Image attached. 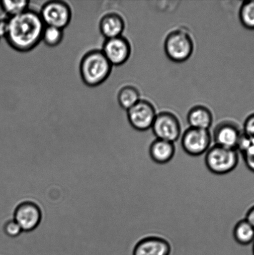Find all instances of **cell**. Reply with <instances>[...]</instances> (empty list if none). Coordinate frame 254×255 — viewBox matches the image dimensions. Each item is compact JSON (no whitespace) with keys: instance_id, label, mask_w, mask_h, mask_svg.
<instances>
[{"instance_id":"14","label":"cell","mask_w":254,"mask_h":255,"mask_svg":"<svg viewBox=\"0 0 254 255\" xmlns=\"http://www.w3.org/2000/svg\"><path fill=\"white\" fill-rule=\"evenodd\" d=\"M175 153V144L165 140L156 139L149 147V155L156 163H168L173 158Z\"/></svg>"},{"instance_id":"23","label":"cell","mask_w":254,"mask_h":255,"mask_svg":"<svg viewBox=\"0 0 254 255\" xmlns=\"http://www.w3.org/2000/svg\"><path fill=\"white\" fill-rule=\"evenodd\" d=\"M243 133L254 143V114L246 119L244 124Z\"/></svg>"},{"instance_id":"16","label":"cell","mask_w":254,"mask_h":255,"mask_svg":"<svg viewBox=\"0 0 254 255\" xmlns=\"http://www.w3.org/2000/svg\"><path fill=\"white\" fill-rule=\"evenodd\" d=\"M233 236L238 244L248 246L254 242V228L246 219L241 220L236 225Z\"/></svg>"},{"instance_id":"25","label":"cell","mask_w":254,"mask_h":255,"mask_svg":"<svg viewBox=\"0 0 254 255\" xmlns=\"http://www.w3.org/2000/svg\"><path fill=\"white\" fill-rule=\"evenodd\" d=\"M245 219L254 228V205L249 209L247 214H246Z\"/></svg>"},{"instance_id":"10","label":"cell","mask_w":254,"mask_h":255,"mask_svg":"<svg viewBox=\"0 0 254 255\" xmlns=\"http://www.w3.org/2000/svg\"><path fill=\"white\" fill-rule=\"evenodd\" d=\"M101 51L113 66H122L131 55L130 42L123 36L105 39Z\"/></svg>"},{"instance_id":"17","label":"cell","mask_w":254,"mask_h":255,"mask_svg":"<svg viewBox=\"0 0 254 255\" xmlns=\"http://www.w3.org/2000/svg\"><path fill=\"white\" fill-rule=\"evenodd\" d=\"M140 92L135 87L124 86L118 94V101L122 109L128 111L140 101Z\"/></svg>"},{"instance_id":"5","label":"cell","mask_w":254,"mask_h":255,"mask_svg":"<svg viewBox=\"0 0 254 255\" xmlns=\"http://www.w3.org/2000/svg\"><path fill=\"white\" fill-rule=\"evenodd\" d=\"M39 14L45 26L64 30L71 23L72 11L67 2L53 0L43 4Z\"/></svg>"},{"instance_id":"4","label":"cell","mask_w":254,"mask_h":255,"mask_svg":"<svg viewBox=\"0 0 254 255\" xmlns=\"http://www.w3.org/2000/svg\"><path fill=\"white\" fill-rule=\"evenodd\" d=\"M238 163L239 154L237 150L215 144L206 152V166L214 174H228L233 171Z\"/></svg>"},{"instance_id":"6","label":"cell","mask_w":254,"mask_h":255,"mask_svg":"<svg viewBox=\"0 0 254 255\" xmlns=\"http://www.w3.org/2000/svg\"><path fill=\"white\" fill-rule=\"evenodd\" d=\"M41 207L36 202L26 201L17 205L14 209L13 219L22 232L29 233L38 228L42 220Z\"/></svg>"},{"instance_id":"22","label":"cell","mask_w":254,"mask_h":255,"mask_svg":"<svg viewBox=\"0 0 254 255\" xmlns=\"http://www.w3.org/2000/svg\"><path fill=\"white\" fill-rule=\"evenodd\" d=\"M243 154L244 161L246 166L250 171L254 172V143L251 144L245 151L241 153Z\"/></svg>"},{"instance_id":"7","label":"cell","mask_w":254,"mask_h":255,"mask_svg":"<svg viewBox=\"0 0 254 255\" xmlns=\"http://www.w3.org/2000/svg\"><path fill=\"white\" fill-rule=\"evenodd\" d=\"M211 139L212 136L209 129L190 127L181 137V146L190 156H201L210 148Z\"/></svg>"},{"instance_id":"19","label":"cell","mask_w":254,"mask_h":255,"mask_svg":"<svg viewBox=\"0 0 254 255\" xmlns=\"http://www.w3.org/2000/svg\"><path fill=\"white\" fill-rule=\"evenodd\" d=\"M64 38V30L56 27L45 26L42 34V41L46 46L54 47L58 46Z\"/></svg>"},{"instance_id":"1","label":"cell","mask_w":254,"mask_h":255,"mask_svg":"<svg viewBox=\"0 0 254 255\" xmlns=\"http://www.w3.org/2000/svg\"><path fill=\"white\" fill-rule=\"evenodd\" d=\"M45 26L39 12L29 8L8 18V30L5 39L15 51H31L42 41Z\"/></svg>"},{"instance_id":"9","label":"cell","mask_w":254,"mask_h":255,"mask_svg":"<svg viewBox=\"0 0 254 255\" xmlns=\"http://www.w3.org/2000/svg\"><path fill=\"white\" fill-rule=\"evenodd\" d=\"M127 112L129 124L140 131L151 128L157 116L155 107L146 100L141 99Z\"/></svg>"},{"instance_id":"2","label":"cell","mask_w":254,"mask_h":255,"mask_svg":"<svg viewBox=\"0 0 254 255\" xmlns=\"http://www.w3.org/2000/svg\"><path fill=\"white\" fill-rule=\"evenodd\" d=\"M112 68L113 66L101 50L93 49L82 57L79 71L84 83L87 86L94 87L100 86L108 79Z\"/></svg>"},{"instance_id":"3","label":"cell","mask_w":254,"mask_h":255,"mask_svg":"<svg viewBox=\"0 0 254 255\" xmlns=\"http://www.w3.org/2000/svg\"><path fill=\"white\" fill-rule=\"evenodd\" d=\"M167 56L171 61L181 63L190 58L194 51V42L191 35L185 30H173L167 36L164 42Z\"/></svg>"},{"instance_id":"18","label":"cell","mask_w":254,"mask_h":255,"mask_svg":"<svg viewBox=\"0 0 254 255\" xmlns=\"http://www.w3.org/2000/svg\"><path fill=\"white\" fill-rule=\"evenodd\" d=\"M29 1L27 0L22 1H9L2 0L0 1V7L2 11L10 17H14L22 13L29 9Z\"/></svg>"},{"instance_id":"12","label":"cell","mask_w":254,"mask_h":255,"mask_svg":"<svg viewBox=\"0 0 254 255\" xmlns=\"http://www.w3.org/2000/svg\"><path fill=\"white\" fill-rule=\"evenodd\" d=\"M170 244L159 237H148L136 245L133 255H170Z\"/></svg>"},{"instance_id":"20","label":"cell","mask_w":254,"mask_h":255,"mask_svg":"<svg viewBox=\"0 0 254 255\" xmlns=\"http://www.w3.org/2000/svg\"><path fill=\"white\" fill-rule=\"evenodd\" d=\"M240 19L246 29H254V0L244 1L240 7Z\"/></svg>"},{"instance_id":"8","label":"cell","mask_w":254,"mask_h":255,"mask_svg":"<svg viewBox=\"0 0 254 255\" xmlns=\"http://www.w3.org/2000/svg\"><path fill=\"white\" fill-rule=\"evenodd\" d=\"M157 139L171 142L177 141L181 134V125L175 115L169 112L157 114L151 128Z\"/></svg>"},{"instance_id":"13","label":"cell","mask_w":254,"mask_h":255,"mask_svg":"<svg viewBox=\"0 0 254 255\" xmlns=\"http://www.w3.org/2000/svg\"><path fill=\"white\" fill-rule=\"evenodd\" d=\"M125 29L123 17L116 12L104 14L99 22V29L105 39L121 36Z\"/></svg>"},{"instance_id":"24","label":"cell","mask_w":254,"mask_h":255,"mask_svg":"<svg viewBox=\"0 0 254 255\" xmlns=\"http://www.w3.org/2000/svg\"><path fill=\"white\" fill-rule=\"evenodd\" d=\"M8 30V17L0 19V39L5 38Z\"/></svg>"},{"instance_id":"11","label":"cell","mask_w":254,"mask_h":255,"mask_svg":"<svg viewBox=\"0 0 254 255\" xmlns=\"http://www.w3.org/2000/svg\"><path fill=\"white\" fill-rule=\"evenodd\" d=\"M243 131L237 124L230 121H224L215 127L213 139L216 145L237 150Z\"/></svg>"},{"instance_id":"15","label":"cell","mask_w":254,"mask_h":255,"mask_svg":"<svg viewBox=\"0 0 254 255\" xmlns=\"http://www.w3.org/2000/svg\"><path fill=\"white\" fill-rule=\"evenodd\" d=\"M189 126L195 128L209 129L212 126L213 114L205 106H196L190 110L187 116Z\"/></svg>"},{"instance_id":"21","label":"cell","mask_w":254,"mask_h":255,"mask_svg":"<svg viewBox=\"0 0 254 255\" xmlns=\"http://www.w3.org/2000/svg\"><path fill=\"white\" fill-rule=\"evenodd\" d=\"M3 232L7 237L11 239H16L20 236L22 232L18 224L13 219L8 220L3 226Z\"/></svg>"},{"instance_id":"26","label":"cell","mask_w":254,"mask_h":255,"mask_svg":"<svg viewBox=\"0 0 254 255\" xmlns=\"http://www.w3.org/2000/svg\"><path fill=\"white\" fill-rule=\"evenodd\" d=\"M253 254L254 255V242H253Z\"/></svg>"}]
</instances>
